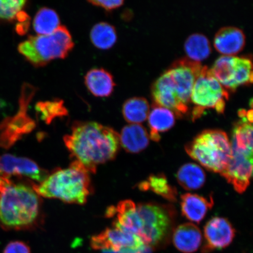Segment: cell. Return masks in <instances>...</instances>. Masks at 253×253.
Segmentation results:
<instances>
[{
	"mask_svg": "<svg viewBox=\"0 0 253 253\" xmlns=\"http://www.w3.org/2000/svg\"><path fill=\"white\" fill-rule=\"evenodd\" d=\"M36 109L42 114V118L47 122L55 117L65 116L67 114L63 101L58 99L40 102L37 104Z\"/></svg>",
	"mask_w": 253,
	"mask_h": 253,
	"instance_id": "29",
	"label": "cell"
},
{
	"mask_svg": "<svg viewBox=\"0 0 253 253\" xmlns=\"http://www.w3.org/2000/svg\"><path fill=\"white\" fill-rule=\"evenodd\" d=\"M90 39L94 47L101 50L112 48L118 40L115 27L106 22L95 24L90 33Z\"/></svg>",
	"mask_w": 253,
	"mask_h": 253,
	"instance_id": "23",
	"label": "cell"
},
{
	"mask_svg": "<svg viewBox=\"0 0 253 253\" xmlns=\"http://www.w3.org/2000/svg\"><path fill=\"white\" fill-rule=\"evenodd\" d=\"M150 137L147 129L140 124H131L123 128L120 142L128 153L136 154L143 151L149 144Z\"/></svg>",
	"mask_w": 253,
	"mask_h": 253,
	"instance_id": "20",
	"label": "cell"
},
{
	"mask_svg": "<svg viewBox=\"0 0 253 253\" xmlns=\"http://www.w3.org/2000/svg\"><path fill=\"white\" fill-rule=\"evenodd\" d=\"M246 36L242 30L234 27L221 28L215 35L213 45L223 56H235L244 49Z\"/></svg>",
	"mask_w": 253,
	"mask_h": 253,
	"instance_id": "16",
	"label": "cell"
},
{
	"mask_svg": "<svg viewBox=\"0 0 253 253\" xmlns=\"http://www.w3.org/2000/svg\"><path fill=\"white\" fill-rule=\"evenodd\" d=\"M180 184L186 190L201 188L205 182L206 175L204 170L195 164H186L180 168L176 174Z\"/></svg>",
	"mask_w": 253,
	"mask_h": 253,
	"instance_id": "24",
	"label": "cell"
},
{
	"mask_svg": "<svg viewBox=\"0 0 253 253\" xmlns=\"http://www.w3.org/2000/svg\"><path fill=\"white\" fill-rule=\"evenodd\" d=\"M228 91L215 78L207 66H203L193 87L191 101L194 104L192 118L197 119L206 109H212L219 114L225 110Z\"/></svg>",
	"mask_w": 253,
	"mask_h": 253,
	"instance_id": "7",
	"label": "cell"
},
{
	"mask_svg": "<svg viewBox=\"0 0 253 253\" xmlns=\"http://www.w3.org/2000/svg\"><path fill=\"white\" fill-rule=\"evenodd\" d=\"M203 66L201 63L182 58L172 63L166 71L169 75L181 102L189 107L196 79Z\"/></svg>",
	"mask_w": 253,
	"mask_h": 253,
	"instance_id": "10",
	"label": "cell"
},
{
	"mask_svg": "<svg viewBox=\"0 0 253 253\" xmlns=\"http://www.w3.org/2000/svg\"><path fill=\"white\" fill-rule=\"evenodd\" d=\"M94 6L101 7L107 11H112L121 7L124 4L125 0H87Z\"/></svg>",
	"mask_w": 253,
	"mask_h": 253,
	"instance_id": "30",
	"label": "cell"
},
{
	"mask_svg": "<svg viewBox=\"0 0 253 253\" xmlns=\"http://www.w3.org/2000/svg\"><path fill=\"white\" fill-rule=\"evenodd\" d=\"M151 93L156 105L172 111L177 117L182 118L188 112L189 107L180 102L175 87L167 71L154 82Z\"/></svg>",
	"mask_w": 253,
	"mask_h": 253,
	"instance_id": "14",
	"label": "cell"
},
{
	"mask_svg": "<svg viewBox=\"0 0 253 253\" xmlns=\"http://www.w3.org/2000/svg\"><path fill=\"white\" fill-rule=\"evenodd\" d=\"M61 25L59 15L52 8L42 7L35 15L33 28L37 35L52 34Z\"/></svg>",
	"mask_w": 253,
	"mask_h": 253,
	"instance_id": "27",
	"label": "cell"
},
{
	"mask_svg": "<svg viewBox=\"0 0 253 253\" xmlns=\"http://www.w3.org/2000/svg\"><path fill=\"white\" fill-rule=\"evenodd\" d=\"M252 173L253 156L232 151L228 165L220 174L236 192L242 194L249 186Z\"/></svg>",
	"mask_w": 253,
	"mask_h": 253,
	"instance_id": "13",
	"label": "cell"
},
{
	"mask_svg": "<svg viewBox=\"0 0 253 253\" xmlns=\"http://www.w3.org/2000/svg\"><path fill=\"white\" fill-rule=\"evenodd\" d=\"M33 188L41 197L84 205L90 194L89 172L80 163L74 161L68 169L48 175Z\"/></svg>",
	"mask_w": 253,
	"mask_h": 253,
	"instance_id": "3",
	"label": "cell"
},
{
	"mask_svg": "<svg viewBox=\"0 0 253 253\" xmlns=\"http://www.w3.org/2000/svg\"><path fill=\"white\" fill-rule=\"evenodd\" d=\"M48 175L46 170L28 158L11 154L0 156V177L9 178L11 176H25L41 183Z\"/></svg>",
	"mask_w": 253,
	"mask_h": 253,
	"instance_id": "12",
	"label": "cell"
},
{
	"mask_svg": "<svg viewBox=\"0 0 253 253\" xmlns=\"http://www.w3.org/2000/svg\"><path fill=\"white\" fill-rule=\"evenodd\" d=\"M116 215L117 219L114 226L129 231L140 237L142 229V220L137 206L130 200L120 202L117 207H112L107 211V216Z\"/></svg>",
	"mask_w": 253,
	"mask_h": 253,
	"instance_id": "15",
	"label": "cell"
},
{
	"mask_svg": "<svg viewBox=\"0 0 253 253\" xmlns=\"http://www.w3.org/2000/svg\"><path fill=\"white\" fill-rule=\"evenodd\" d=\"M40 196L33 188L0 177V224L8 230L33 229L39 222Z\"/></svg>",
	"mask_w": 253,
	"mask_h": 253,
	"instance_id": "2",
	"label": "cell"
},
{
	"mask_svg": "<svg viewBox=\"0 0 253 253\" xmlns=\"http://www.w3.org/2000/svg\"><path fill=\"white\" fill-rule=\"evenodd\" d=\"M150 128V138L154 141L160 140V133L169 130L175 125V115L165 107L154 104L148 116Z\"/></svg>",
	"mask_w": 253,
	"mask_h": 253,
	"instance_id": "21",
	"label": "cell"
},
{
	"mask_svg": "<svg viewBox=\"0 0 253 253\" xmlns=\"http://www.w3.org/2000/svg\"><path fill=\"white\" fill-rule=\"evenodd\" d=\"M236 230L226 218L214 217L208 221L204 227L203 253L225 249L232 243Z\"/></svg>",
	"mask_w": 253,
	"mask_h": 253,
	"instance_id": "11",
	"label": "cell"
},
{
	"mask_svg": "<svg viewBox=\"0 0 253 253\" xmlns=\"http://www.w3.org/2000/svg\"><path fill=\"white\" fill-rule=\"evenodd\" d=\"M210 71L227 90L235 91L253 82L252 60L249 56H220Z\"/></svg>",
	"mask_w": 253,
	"mask_h": 253,
	"instance_id": "8",
	"label": "cell"
},
{
	"mask_svg": "<svg viewBox=\"0 0 253 253\" xmlns=\"http://www.w3.org/2000/svg\"><path fill=\"white\" fill-rule=\"evenodd\" d=\"M90 243L94 250L117 253H145L149 249L138 235L114 225L91 237Z\"/></svg>",
	"mask_w": 253,
	"mask_h": 253,
	"instance_id": "9",
	"label": "cell"
},
{
	"mask_svg": "<svg viewBox=\"0 0 253 253\" xmlns=\"http://www.w3.org/2000/svg\"><path fill=\"white\" fill-rule=\"evenodd\" d=\"M142 229L140 238L149 249L166 244L172 232L174 211L169 206L153 203L139 204Z\"/></svg>",
	"mask_w": 253,
	"mask_h": 253,
	"instance_id": "6",
	"label": "cell"
},
{
	"mask_svg": "<svg viewBox=\"0 0 253 253\" xmlns=\"http://www.w3.org/2000/svg\"><path fill=\"white\" fill-rule=\"evenodd\" d=\"M172 241L177 250L183 253H194L202 245V234L194 224H182L173 231Z\"/></svg>",
	"mask_w": 253,
	"mask_h": 253,
	"instance_id": "17",
	"label": "cell"
},
{
	"mask_svg": "<svg viewBox=\"0 0 253 253\" xmlns=\"http://www.w3.org/2000/svg\"><path fill=\"white\" fill-rule=\"evenodd\" d=\"M184 50L188 59L200 63L209 58L211 47L208 38L201 34H194L186 40Z\"/></svg>",
	"mask_w": 253,
	"mask_h": 253,
	"instance_id": "22",
	"label": "cell"
},
{
	"mask_svg": "<svg viewBox=\"0 0 253 253\" xmlns=\"http://www.w3.org/2000/svg\"><path fill=\"white\" fill-rule=\"evenodd\" d=\"M182 214L192 222L199 223L209 210L212 208V197L207 199L197 194H186L181 196Z\"/></svg>",
	"mask_w": 253,
	"mask_h": 253,
	"instance_id": "19",
	"label": "cell"
},
{
	"mask_svg": "<svg viewBox=\"0 0 253 253\" xmlns=\"http://www.w3.org/2000/svg\"><path fill=\"white\" fill-rule=\"evenodd\" d=\"M63 140L75 161L89 173L96 172L98 166L114 159L120 144L118 132L96 122L75 123Z\"/></svg>",
	"mask_w": 253,
	"mask_h": 253,
	"instance_id": "1",
	"label": "cell"
},
{
	"mask_svg": "<svg viewBox=\"0 0 253 253\" xmlns=\"http://www.w3.org/2000/svg\"><path fill=\"white\" fill-rule=\"evenodd\" d=\"M2 253H31L30 249L21 242H12L5 247Z\"/></svg>",
	"mask_w": 253,
	"mask_h": 253,
	"instance_id": "31",
	"label": "cell"
},
{
	"mask_svg": "<svg viewBox=\"0 0 253 253\" xmlns=\"http://www.w3.org/2000/svg\"><path fill=\"white\" fill-rule=\"evenodd\" d=\"M84 84L94 96L107 97L112 94L116 86L113 75L105 69H90L84 77Z\"/></svg>",
	"mask_w": 253,
	"mask_h": 253,
	"instance_id": "18",
	"label": "cell"
},
{
	"mask_svg": "<svg viewBox=\"0 0 253 253\" xmlns=\"http://www.w3.org/2000/svg\"><path fill=\"white\" fill-rule=\"evenodd\" d=\"M186 153L202 166L221 173L226 169L232 156L228 136L220 129H207L186 145Z\"/></svg>",
	"mask_w": 253,
	"mask_h": 253,
	"instance_id": "5",
	"label": "cell"
},
{
	"mask_svg": "<svg viewBox=\"0 0 253 253\" xmlns=\"http://www.w3.org/2000/svg\"><path fill=\"white\" fill-rule=\"evenodd\" d=\"M27 2V0H0V20H17Z\"/></svg>",
	"mask_w": 253,
	"mask_h": 253,
	"instance_id": "28",
	"label": "cell"
},
{
	"mask_svg": "<svg viewBox=\"0 0 253 253\" xmlns=\"http://www.w3.org/2000/svg\"><path fill=\"white\" fill-rule=\"evenodd\" d=\"M138 188L142 191H153L170 202L176 201V190L169 184L163 174L151 175L147 181L139 184Z\"/></svg>",
	"mask_w": 253,
	"mask_h": 253,
	"instance_id": "26",
	"label": "cell"
},
{
	"mask_svg": "<svg viewBox=\"0 0 253 253\" xmlns=\"http://www.w3.org/2000/svg\"><path fill=\"white\" fill-rule=\"evenodd\" d=\"M150 106L143 97H132L126 100L123 106V115L131 124H140L148 118Z\"/></svg>",
	"mask_w": 253,
	"mask_h": 253,
	"instance_id": "25",
	"label": "cell"
},
{
	"mask_svg": "<svg viewBox=\"0 0 253 253\" xmlns=\"http://www.w3.org/2000/svg\"><path fill=\"white\" fill-rule=\"evenodd\" d=\"M75 46L70 32L60 25L53 33L30 36L19 44V53L36 68H41L55 59H64Z\"/></svg>",
	"mask_w": 253,
	"mask_h": 253,
	"instance_id": "4",
	"label": "cell"
}]
</instances>
